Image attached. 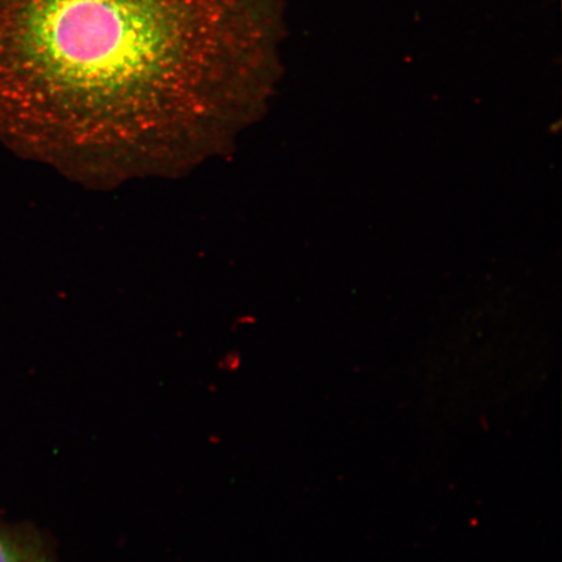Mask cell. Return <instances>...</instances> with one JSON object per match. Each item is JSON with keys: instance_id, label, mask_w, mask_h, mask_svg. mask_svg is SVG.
Returning <instances> with one entry per match:
<instances>
[{"instance_id": "cell-1", "label": "cell", "mask_w": 562, "mask_h": 562, "mask_svg": "<svg viewBox=\"0 0 562 562\" xmlns=\"http://www.w3.org/2000/svg\"><path fill=\"white\" fill-rule=\"evenodd\" d=\"M281 0H0V140L65 168L200 157L262 104Z\"/></svg>"}, {"instance_id": "cell-2", "label": "cell", "mask_w": 562, "mask_h": 562, "mask_svg": "<svg viewBox=\"0 0 562 562\" xmlns=\"http://www.w3.org/2000/svg\"><path fill=\"white\" fill-rule=\"evenodd\" d=\"M0 562H52L41 540L31 531L0 526Z\"/></svg>"}]
</instances>
